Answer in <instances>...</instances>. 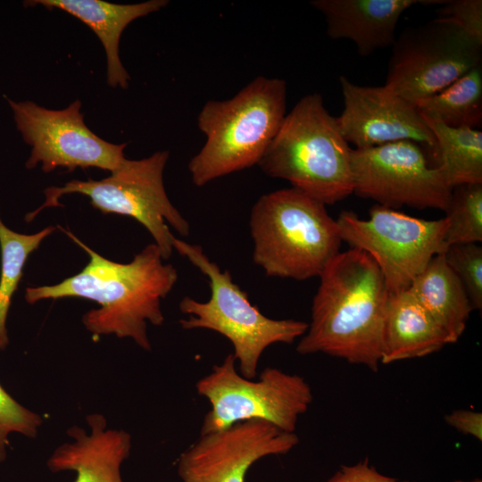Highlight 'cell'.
Wrapping results in <instances>:
<instances>
[{
  "mask_svg": "<svg viewBox=\"0 0 482 482\" xmlns=\"http://www.w3.org/2000/svg\"><path fill=\"white\" fill-rule=\"evenodd\" d=\"M42 422L39 414L19 403L0 384V462L6 458L8 436L11 433L35 437Z\"/></svg>",
  "mask_w": 482,
  "mask_h": 482,
  "instance_id": "cell-25",
  "label": "cell"
},
{
  "mask_svg": "<svg viewBox=\"0 0 482 482\" xmlns=\"http://www.w3.org/2000/svg\"><path fill=\"white\" fill-rule=\"evenodd\" d=\"M235 363L233 354H228L195 384L197 394L211 404L200 434L250 420H266L283 431L295 432L299 417L313 401L306 380L272 367L265 368L253 380L239 374Z\"/></svg>",
  "mask_w": 482,
  "mask_h": 482,
  "instance_id": "cell-8",
  "label": "cell"
},
{
  "mask_svg": "<svg viewBox=\"0 0 482 482\" xmlns=\"http://www.w3.org/2000/svg\"><path fill=\"white\" fill-rule=\"evenodd\" d=\"M90 433L78 426L67 430L72 442L58 446L46 462L54 473L73 471L74 482H123L120 467L129 458L131 436L123 429H108L100 413L87 416Z\"/></svg>",
  "mask_w": 482,
  "mask_h": 482,
  "instance_id": "cell-15",
  "label": "cell"
},
{
  "mask_svg": "<svg viewBox=\"0 0 482 482\" xmlns=\"http://www.w3.org/2000/svg\"><path fill=\"white\" fill-rule=\"evenodd\" d=\"M455 482H482L480 479H475L473 481H461V480H458V481H455Z\"/></svg>",
  "mask_w": 482,
  "mask_h": 482,
  "instance_id": "cell-29",
  "label": "cell"
},
{
  "mask_svg": "<svg viewBox=\"0 0 482 482\" xmlns=\"http://www.w3.org/2000/svg\"><path fill=\"white\" fill-rule=\"evenodd\" d=\"M87 252V264L79 273L62 282L29 287L25 300L33 304L45 299L66 297L94 301L99 308L82 316V323L94 336L113 334L131 338L139 347L151 350L147 322L162 326L164 316L161 300L171 291L178 271L165 263L158 246L153 243L137 253L128 263L103 257L70 231L62 229Z\"/></svg>",
  "mask_w": 482,
  "mask_h": 482,
  "instance_id": "cell-1",
  "label": "cell"
},
{
  "mask_svg": "<svg viewBox=\"0 0 482 482\" xmlns=\"http://www.w3.org/2000/svg\"><path fill=\"white\" fill-rule=\"evenodd\" d=\"M7 102L16 129L31 147L25 163L29 170L41 163L45 172L57 168L69 171L98 168L112 172L126 159L127 144L110 143L88 129L79 100L62 110H50L32 101L7 98Z\"/></svg>",
  "mask_w": 482,
  "mask_h": 482,
  "instance_id": "cell-11",
  "label": "cell"
},
{
  "mask_svg": "<svg viewBox=\"0 0 482 482\" xmlns=\"http://www.w3.org/2000/svg\"><path fill=\"white\" fill-rule=\"evenodd\" d=\"M28 5H43L49 10L64 11L90 28L101 41L107 60V83L126 89L130 79L119 54L123 30L133 21L157 12L168 4L167 0H149L138 4H120L101 0H35Z\"/></svg>",
  "mask_w": 482,
  "mask_h": 482,
  "instance_id": "cell-17",
  "label": "cell"
},
{
  "mask_svg": "<svg viewBox=\"0 0 482 482\" xmlns=\"http://www.w3.org/2000/svg\"><path fill=\"white\" fill-rule=\"evenodd\" d=\"M170 154L159 151L140 160L125 159L111 175L101 180L73 179L62 187L44 190L45 202L25 216L29 222L44 209L61 206L60 198L67 194H81L102 213L129 216L151 234L164 261L173 253L171 226L180 236L187 237V220L170 201L163 184V170Z\"/></svg>",
  "mask_w": 482,
  "mask_h": 482,
  "instance_id": "cell-7",
  "label": "cell"
},
{
  "mask_svg": "<svg viewBox=\"0 0 482 482\" xmlns=\"http://www.w3.org/2000/svg\"><path fill=\"white\" fill-rule=\"evenodd\" d=\"M55 229L54 226H48L34 234H22L9 229L0 217V351L4 350L9 344L7 315L26 262L42 241Z\"/></svg>",
  "mask_w": 482,
  "mask_h": 482,
  "instance_id": "cell-22",
  "label": "cell"
},
{
  "mask_svg": "<svg viewBox=\"0 0 482 482\" xmlns=\"http://www.w3.org/2000/svg\"><path fill=\"white\" fill-rule=\"evenodd\" d=\"M319 277L311 323L297 353H322L377 371L390 294L378 264L367 253L350 248L334 256Z\"/></svg>",
  "mask_w": 482,
  "mask_h": 482,
  "instance_id": "cell-2",
  "label": "cell"
},
{
  "mask_svg": "<svg viewBox=\"0 0 482 482\" xmlns=\"http://www.w3.org/2000/svg\"><path fill=\"white\" fill-rule=\"evenodd\" d=\"M437 12V18L456 25L472 39L482 44L481 0H445Z\"/></svg>",
  "mask_w": 482,
  "mask_h": 482,
  "instance_id": "cell-26",
  "label": "cell"
},
{
  "mask_svg": "<svg viewBox=\"0 0 482 482\" xmlns=\"http://www.w3.org/2000/svg\"><path fill=\"white\" fill-rule=\"evenodd\" d=\"M452 344L448 334L410 289L390 293L382 333L381 363L423 357Z\"/></svg>",
  "mask_w": 482,
  "mask_h": 482,
  "instance_id": "cell-18",
  "label": "cell"
},
{
  "mask_svg": "<svg viewBox=\"0 0 482 482\" xmlns=\"http://www.w3.org/2000/svg\"><path fill=\"white\" fill-rule=\"evenodd\" d=\"M344 108L336 117L339 129L355 149L409 140L436 153V138L416 105L386 86H361L339 78Z\"/></svg>",
  "mask_w": 482,
  "mask_h": 482,
  "instance_id": "cell-14",
  "label": "cell"
},
{
  "mask_svg": "<svg viewBox=\"0 0 482 482\" xmlns=\"http://www.w3.org/2000/svg\"><path fill=\"white\" fill-rule=\"evenodd\" d=\"M337 222L342 241L375 261L390 293L408 289L431 259L448 247L445 218L428 220L377 204L367 220L344 211Z\"/></svg>",
  "mask_w": 482,
  "mask_h": 482,
  "instance_id": "cell-9",
  "label": "cell"
},
{
  "mask_svg": "<svg viewBox=\"0 0 482 482\" xmlns=\"http://www.w3.org/2000/svg\"><path fill=\"white\" fill-rule=\"evenodd\" d=\"M287 83L259 76L225 101L206 102L197 117L206 137L192 157V182L212 180L259 164L287 115Z\"/></svg>",
  "mask_w": 482,
  "mask_h": 482,
  "instance_id": "cell-3",
  "label": "cell"
},
{
  "mask_svg": "<svg viewBox=\"0 0 482 482\" xmlns=\"http://www.w3.org/2000/svg\"><path fill=\"white\" fill-rule=\"evenodd\" d=\"M422 116L436 141V167L443 172L448 185L453 188L482 183V131L449 127L435 118Z\"/></svg>",
  "mask_w": 482,
  "mask_h": 482,
  "instance_id": "cell-20",
  "label": "cell"
},
{
  "mask_svg": "<svg viewBox=\"0 0 482 482\" xmlns=\"http://www.w3.org/2000/svg\"><path fill=\"white\" fill-rule=\"evenodd\" d=\"M416 106L449 127L478 129L482 124V64Z\"/></svg>",
  "mask_w": 482,
  "mask_h": 482,
  "instance_id": "cell-21",
  "label": "cell"
},
{
  "mask_svg": "<svg viewBox=\"0 0 482 482\" xmlns=\"http://www.w3.org/2000/svg\"><path fill=\"white\" fill-rule=\"evenodd\" d=\"M353 193L395 209L447 207L452 187L437 167H430L420 145L409 140L352 148Z\"/></svg>",
  "mask_w": 482,
  "mask_h": 482,
  "instance_id": "cell-12",
  "label": "cell"
},
{
  "mask_svg": "<svg viewBox=\"0 0 482 482\" xmlns=\"http://www.w3.org/2000/svg\"><path fill=\"white\" fill-rule=\"evenodd\" d=\"M172 245L208 278L211 289L207 302L189 296L182 298L179 310L188 317L179 320L181 328L209 329L225 337L233 345L232 354L243 377L255 378L259 361L270 345L292 344L306 332L308 323L304 321L275 320L262 314L251 303L247 294L232 280L230 272L228 270L222 271L200 245L174 236Z\"/></svg>",
  "mask_w": 482,
  "mask_h": 482,
  "instance_id": "cell-6",
  "label": "cell"
},
{
  "mask_svg": "<svg viewBox=\"0 0 482 482\" xmlns=\"http://www.w3.org/2000/svg\"><path fill=\"white\" fill-rule=\"evenodd\" d=\"M445 257L464 287L473 310H481L482 247L478 244L452 245Z\"/></svg>",
  "mask_w": 482,
  "mask_h": 482,
  "instance_id": "cell-24",
  "label": "cell"
},
{
  "mask_svg": "<svg viewBox=\"0 0 482 482\" xmlns=\"http://www.w3.org/2000/svg\"><path fill=\"white\" fill-rule=\"evenodd\" d=\"M431 4V0H313L311 5L326 21L332 39L352 41L361 56L392 46L403 13L415 4Z\"/></svg>",
  "mask_w": 482,
  "mask_h": 482,
  "instance_id": "cell-16",
  "label": "cell"
},
{
  "mask_svg": "<svg viewBox=\"0 0 482 482\" xmlns=\"http://www.w3.org/2000/svg\"><path fill=\"white\" fill-rule=\"evenodd\" d=\"M445 212L448 246L482 241V183L453 187Z\"/></svg>",
  "mask_w": 482,
  "mask_h": 482,
  "instance_id": "cell-23",
  "label": "cell"
},
{
  "mask_svg": "<svg viewBox=\"0 0 482 482\" xmlns=\"http://www.w3.org/2000/svg\"><path fill=\"white\" fill-rule=\"evenodd\" d=\"M409 289L448 334L452 344L456 343L473 308L461 280L447 264L445 253L431 259Z\"/></svg>",
  "mask_w": 482,
  "mask_h": 482,
  "instance_id": "cell-19",
  "label": "cell"
},
{
  "mask_svg": "<svg viewBox=\"0 0 482 482\" xmlns=\"http://www.w3.org/2000/svg\"><path fill=\"white\" fill-rule=\"evenodd\" d=\"M481 64L482 44L436 18L396 37L384 86L417 105Z\"/></svg>",
  "mask_w": 482,
  "mask_h": 482,
  "instance_id": "cell-10",
  "label": "cell"
},
{
  "mask_svg": "<svg viewBox=\"0 0 482 482\" xmlns=\"http://www.w3.org/2000/svg\"><path fill=\"white\" fill-rule=\"evenodd\" d=\"M445 421L462 434L482 440V414L470 410H456L445 416Z\"/></svg>",
  "mask_w": 482,
  "mask_h": 482,
  "instance_id": "cell-28",
  "label": "cell"
},
{
  "mask_svg": "<svg viewBox=\"0 0 482 482\" xmlns=\"http://www.w3.org/2000/svg\"><path fill=\"white\" fill-rule=\"evenodd\" d=\"M298 436L262 420L237 422L204 435L179 456L177 472L182 482H245L258 460L289 453Z\"/></svg>",
  "mask_w": 482,
  "mask_h": 482,
  "instance_id": "cell-13",
  "label": "cell"
},
{
  "mask_svg": "<svg viewBox=\"0 0 482 482\" xmlns=\"http://www.w3.org/2000/svg\"><path fill=\"white\" fill-rule=\"evenodd\" d=\"M249 226L253 262L268 277H319L342 242L326 205L293 187L262 195L252 208Z\"/></svg>",
  "mask_w": 482,
  "mask_h": 482,
  "instance_id": "cell-4",
  "label": "cell"
},
{
  "mask_svg": "<svg viewBox=\"0 0 482 482\" xmlns=\"http://www.w3.org/2000/svg\"><path fill=\"white\" fill-rule=\"evenodd\" d=\"M326 482H410L380 473L365 459L353 465H342Z\"/></svg>",
  "mask_w": 482,
  "mask_h": 482,
  "instance_id": "cell-27",
  "label": "cell"
},
{
  "mask_svg": "<svg viewBox=\"0 0 482 482\" xmlns=\"http://www.w3.org/2000/svg\"><path fill=\"white\" fill-rule=\"evenodd\" d=\"M352 148L321 95L303 96L286 115L259 162L269 177L286 179L320 203L334 204L353 193Z\"/></svg>",
  "mask_w": 482,
  "mask_h": 482,
  "instance_id": "cell-5",
  "label": "cell"
}]
</instances>
